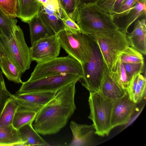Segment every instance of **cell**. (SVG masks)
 Segmentation results:
<instances>
[{
    "label": "cell",
    "mask_w": 146,
    "mask_h": 146,
    "mask_svg": "<svg viewBox=\"0 0 146 146\" xmlns=\"http://www.w3.org/2000/svg\"><path fill=\"white\" fill-rule=\"evenodd\" d=\"M119 58L122 63H138L144 62L142 54L129 46L125 49Z\"/></svg>",
    "instance_id": "83f0119b"
},
{
    "label": "cell",
    "mask_w": 146,
    "mask_h": 146,
    "mask_svg": "<svg viewBox=\"0 0 146 146\" xmlns=\"http://www.w3.org/2000/svg\"><path fill=\"white\" fill-rule=\"evenodd\" d=\"M61 48L57 35L46 36L35 42L30 47L31 60L38 63L57 57Z\"/></svg>",
    "instance_id": "30bf717a"
},
{
    "label": "cell",
    "mask_w": 146,
    "mask_h": 146,
    "mask_svg": "<svg viewBox=\"0 0 146 146\" xmlns=\"http://www.w3.org/2000/svg\"><path fill=\"white\" fill-rule=\"evenodd\" d=\"M56 93L30 92L13 95L12 97L18 103L19 108L37 113L53 98Z\"/></svg>",
    "instance_id": "7c38bea8"
},
{
    "label": "cell",
    "mask_w": 146,
    "mask_h": 146,
    "mask_svg": "<svg viewBox=\"0 0 146 146\" xmlns=\"http://www.w3.org/2000/svg\"><path fill=\"white\" fill-rule=\"evenodd\" d=\"M146 14V3L137 0L136 3L123 14L113 18L114 23L118 30L126 34L129 27L137 19Z\"/></svg>",
    "instance_id": "4fadbf2b"
},
{
    "label": "cell",
    "mask_w": 146,
    "mask_h": 146,
    "mask_svg": "<svg viewBox=\"0 0 146 146\" xmlns=\"http://www.w3.org/2000/svg\"><path fill=\"white\" fill-rule=\"evenodd\" d=\"M1 63L0 67L2 72L9 80L15 83L22 84L21 77L23 73L4 54L0 55Z\"/></svg>",
    "instance_id": "7402d4cb"
},
{
    "label": "cell",
    "mask_w": 146,
    "mask_h": 146,
    "mask_svg": "<svg viewBox=\"0 0 146 146\" xmlns=\"http://www.w3.org/2000/svg\"><path fill=\"white\" fill-rule=\"evenodd\" d=\"M25 146L18 129L11 124L0 128V146Z\"/></svg>",
    "instance_id": "ffe728a7"
},
{
    "label": "cell",
    "mask_w": 146,
    "mask_h": 146,
    "mask_svg": "<svg viewBox=\"0 0 146 146\" xmlns=\"http://www.w3.org/2000/svg\"><path fill=\"white\" fill-rule=\"evenodd\" d=\"M19 106L17 101L12 97L9 99L0 115V128L12 124L14 115Z\"/></svg>",
    "instance_id": "cb8c5ba5"
},
{
    "label": "cell",
    "mask_w": 146,
    "mask_h": 146,
    "mask_svg": "<svg viewBox=\"0 0 146 146\" xmlns=\"http://www.w3.org/2000/svg\"><path fill=\"white\" fill-rule=\"evenodd\" d=\"M38 15L45 23L50 28L56 35L64 30L62 19L56 16L50 10L42 5Z\"/></svg>",
    "instance_id": "603a6c76"
},
{
    "label": "cell",
    "mask_w": 146,
    "mask_h": 146,
    "mask_svg": "<svg viewBox=\"0 0 146 146\" xmlns=\"http://www.w3.org/2000/svg\"><path fill=\"white\" fill-rule=\"evenodd\" d=\"M76 21L81 33L87 35L104 34L118 30L111 15L103 11L96 3L84 4L78 8Z\"/></svg>",
    "instance_id": "7a4b0ae2"
},
{
    "label": "cell",
    "mask_w": 146,
    "mask_h": 146,
    "mask_svg": "<svg viewBox=\"0 0 146 146\" xmlns=\"http://www.w3.org/2000/svg\"><path fill=\"white\" fill-rule=\"evenodd\" d=\"M63 74L77 75L82 78L83 70L81 63L68 55L38 63L28 80Z\"/></svg>",
    "instance_id": "52a82bcc"
},
{
    "label": "cell",
    "mask_w": 146,
    "mask_h": 146,
    "mask_svg": "<svg viewBox=\"0 0 146 146\" xmlns=\"http://www.w3.org/2000/svg\"><path fill=\"white\" fill-rule=\"evenodd\" d=\"M25 146H48L49 144L42 138L34 128L32 123H27L18 129Z\"/></svg>",
    "instance_id": "d6986e66"
},
{
    "label": "cell",
    "mask_w": 146,
    "mask_h": 146,
    "mask_svg": "<svg viewBox=\"0 0 146 146\" xmlns=\"http://www.w3.org/2000/svg\"><path fill=\"white\" fill-rule=\"evenodd\" d=\"M146 80L145 77L141 74L133 80L127 90L131 100L137 104L142 100L145 91Z\"/></svg>",
    "instance_id": "44dd1931"
},
{
    "label": "cell",
    "mask_w": 146,
    "mask_h": 146,
    "mask_svg": "<svg viewBox=\"0 0 146 146\" xmlns=\"http://www.w3.org/2000/svg\"><path fill=\"white\" fill-rule=\"evenodd\" d=\"M57 35L61 47L68 55L82 64L87 61L89 50L88 35L81 33L70 34L64 30Z\"/></svg>",
    "instance_id": "9c48e42d"
},
{
    "label": "cell",
    "mask_w": 146,
    "mask_h": 146,
    "mask_svg": "<svg viewBox=\"0 0 146 146\" xmlns=\"http://www.w3.org/2000/svg\"><path fill=\"white\" fill-rule=\"evenodd\" d=\"M37 113L33 111L19 108L15 112L12 124L18 129L24 125L34 121Z\"/></svg>",
    "instance_id": "d4e9b609"
},
{
    "label": "cell",
    "mask_w": 146,
    "mask_h": 146,
    "mask_svg": "<svg viewBox=\"0 0 146 146\" xmlns=\"http://www.w3.org/2000/svg\"><path fill=\"white\" fill-rule=\"evenodd\" d=\"M146 23L145 18L137 20L133 31L126 35L129 46L145 55L146 54Z\"/></svg>",
    "instance_id": "5bb4252c"
},
{
    "label": "cell",
    "mask_w": 146,
    "mask_h": 146,
    "mask_svg": "<svg viewBox=\"0 0 146 146\" xmlns=\"http://www.w3.org/2000/svg\"></svg>",
    "instance_id": "74e56055"
},
{
    "label": "cell",
    "mask_w": 146,
    "mask_h": 146,
    "mask_svg": "<svg viewBox=\"0 0 146 146\" xmlns=\"http://www.w3.org/2000/svg\"><path fill=\"white\" fill-rule=\"evenodd\" d=\"M90 35L98 45L108 71H112L121 53L129 46L126 34L117 30Z\"/></svg>",
    "instance_id": "8992f818"
},
{
    "label": "cell",
    "mask_w": 146,
    "mask_h": 146,
    "mask_svg": "<svg viewBox=\"0 0 146 146\" xmlns=\"http://www.w3.org/2000/svg\"><path fill=\"white\" fill-rule=\"evenodd\" d=\"M17 21L16 19L8 16L0 9V36L9 37L17 27Z\"/></svg>",
    "instance_id": "4316f807"
},
{
    "label": "cell",
    "mask_w": 146,
    "mask_h": 146,
    "mask_svg": "<svg viewBox=\"0 0 146 146\" xmlns=\"http://www.w3.org/2000/svg\"><path fill=\"white\" fill-rule=\"evenodd\" d=\"M0 48L23 73L29 69L31 62L30 49L25 42L23 31L19 25L9 37L0 36Z\"/></svg>",
    "instance_id": "277c9868"
},
{
    "label": "cell",
    "mask_w": 146,
    "mask_h": 146,
    "mask_svg": "<svg viewBox=\"0 0 146 146\" xmlns=\"http://www.w3.org/2000/svg\"><path fill=\"white\" fill-rule=\"evenodd\" d=\"M1 57L0 56V65H1Z\"/></svg>",
    "instance_id": "8d00e7d4"
},
{
    "label": "cell",
    "mask_w": 146,
    "mask_h": 146,
    "mask_svg": "<svg viewBox=\"0 0 146 146\" xmlns=\"http://www.w3.org/2000/svg\"><path fill=\"white\" fill-rule=\"evenodd\" d=\"M63 14L75 21L77 0H58Z\"/></svg>",
    "instance_id": "f1b7e54d"
},
{
    "label": "cell",
    "mask_w": 146,
    "mask_h": 146,
    "mask_svg": "<svg viewBox=\"0 0 146 146\" xmlns=\"http://www.w3.org/2000/svg\"><path fill=\"white\" fill-rule=\"evenodd\" d=\"M13 95L7 90L0 69V115L7 100L13 96Z\"/></svg>",
    "instance_id": "1f68e13d"
},
{
    "label": "cell",
    "mask_w": 146,
    "mask_h": 146,
    "mask_svg": "<svg viewBox=\"0 0 146 146\" xmlns=\"http://www.w3.org/2000/svg\"><path fill=\"white\" fill-rule=\"evenodd\" d=\"M122 63L130 85L133 79L142 73L144 62L138 63Z\"/></svg>",
    "instance_id": "f546056e"
},
{
    "label": "cell",
    "mask_w": 146,
    "mask_h": 146,
    "mask_svg": "<svg viewBox=\"0 0 146 146\" xmlns=\"http://www.w3.org/2000/svg\"><path fill=\"white\" fill-rule=\"evenodd\" d=\"M88 35L89 53L87 61L82 64L83 76L81 79L82 80L81 83L89 92H98L100 88L107 66L98 43L90 35Z\"/></svg>",
    "instance_id": "3957f363"
},
{
    "label": "cell",
    "mask_w": 146,
    "mask_h": 146,
    "mask_svg": "<svg viewBox=\"0 0 146 146\" xmlns=\"http://www.w3.org/2000/svg\"><path fill=\"white\" fill-rule=\"evenodd\" d=\"M98 92L105 97L114 102L121 98L126 93L111 77L107 67L105 70L103 80Z\"/></svg>",
    "instance_id": "2e32d148"
},
{
    "label": "cell",
    "mask_w": 146,
    "mask_h": 146,
    "mask_svg": "<svg viewBox=\"0 0 146 146\" xmlns=\"http://www.w3.org/2000/svg\"><path fill=\"white\" fill-rule=\"evenodd\" d=\"M136 104L131 100L127 92L121 98L114 102L111 118L112 129L129 122L137 110Z\"/></svg>",
    "instance_id": "8fae6325"
},
{
    "label": "cell",
    "mask_w": 146,
    "mask_h": 146,
    "mask_svg": "<svg viewBox=\"0 0 146 146\" xmlns=\"http://www.w3.org/2000/svg\"><path fill=\"white\" fill-rule=\"evenodd\" d=\"M88 102L95 133L101 136L108 135L112 129L111 118L114 101L104 96L99 92H90Z\"/></svg>",
    "instance_id": "5b68a950"
},
{
    "label": "cell",
    "mask_w": 146,
    "mask_h": 146,
    "mask_svg": "<svg viewBox=\"0 0 146 146\" xmlns=\"http://www.w3.org/2000/svg\"><path fill=\"white\" fill-rule=\"evenodd\" d=\"M143 3H146V0H139Z\"/></svg>",
    "instance_id": "d590c367"
},
{
    "label": "cell",
    "mask_w": 146,
    "mask_h": 146,
    "mask_svg": "<svg viewBox=\"0 0 146 146\" xmlns=\"http://www.w3.org/2000/svg\"><path fill=\"white\" fill-rule=\"evenodd\" d=\"M64 30L70 34H77L81 33L80 29L75 21L68 17L62 19Z\"/></svg>",
    "instance_id": "d6a6232c"
},
{
    "label": "cell",
    "mask_w": 146,
    "mask_h": 146,
    "mask_svg": "<svg viewBox=\"0 0 146 146\" xmlns=\"http://www.w3.org/2000/svg\"><path fill=\"white\" fill-rule=\"evenodd\" d=\"M82 78L81 76L77 75L63 74L33 80H28L23 82L21 87L16 94L33 92L56 93L69 83L75 80L80 81Z\"/></svg>",
    "instance_id": "ba28073f"
},
{
    "label": "cell",
    "mask_w": 146,
    "mask_h": 146,
    "mask_svg": "<svg viewBox=\"0 0 146 146\" xmlns=\"http://www.w3.org/2000/svg\"><path fill=\"white\" fill-rule=\"evenodd\" d=\"M70 127L72 134L73 138L68 146L88 145L92 133L95 131L92 124V125L81 124L73 121L70 123Z\"/></svg>",
    "instance_id": "9a60e30c"
},
{
    "label": "cell",
    "mask_w": 146,
    "mask_h": 146,
    "mask_svg": "<svg viewBox=\"0 0 146 146\" xmlns=\"http://www.w3.org/2000/svg\"><path fill=\"white\" fill-rule=\"evenodd\" d=\"M137 0H124L117 11L111 15L112 19L118 17L125 13L136 3Z\"/></svg>",
    "instance_id": "836d02e7"
},
{
    "label": "cell",
    "mask_w": 146,
    "mask_h": 146,
    "mask_svg": "<svg viewBox=\"0 0 146 146\" xmlns=\"http://www.w3.org/2000/svg\"><path fill=\"white\" fill-rule=\"evenodd\" d=\"M78 81L61 88L37 113L33 126L38 133L56 134L66 125L76 108L74 97Z\"/></svg>",
    "instance_id": "6da1fadb"
},
{
    "label": "cell",
    "mask_w": 146,
    "mask_h": 146,
    "mask_svg": "<svg viewBox=\"0 0 146 146\" xmlns=\"http://www.w3.org/2000/svg\"><path fill=\"white\" fill-rule=\"evenodd\" d=\"M18 0H0V9L7 15L12 18L17 17Z\"/></svg>",
    "instance_id": "4dcf8cb0"
},
{
    "label": "cell",
    "mask_w": 146,
    "mask_h": 146,
    "mask_svg": "<svg viewBox=\"0 0 146 146\" xmlns=\"http://www.w3.org/2000/svg\"><path fill=\"white\" fill-rule=\"evenodd\" d=\"M124 0H115L110 8L108 13L110 15L115 13Z\"/></svg>",
    "instance_id": "e575fe53"
},
{
    "label": "cell",
    "mask_w": 146,
    "mask_h": 146,
    "mask_svg": "<svg viewBox=\"0 0 146 146\" xmlns=\"http://www.w3.org/2000/svg\"><path fill=\"white\" fill-rule=\"evenodd\" d=\"M109 73L114 81L125 92L130 85L123 64L119 58L113 70Z\"/></svg>",
    "instance_id": "484cf974"
},
{
    "label": "cell",
    "mask_w": 146,
    "mask_h": 146,
    "mask_svg": "<svg viewBox=\"0 0 146 146\" xmlns=\"http://www.w3.org/2000/svg\"><path fill=\"white\" fill-rule=\"evenodd\" d=\"M28 23L29 27L31 45L41 38L55 34L43 21L38 15L33 18Z\"/></svg>",
    "instance_id": "ac0fdd59"
},
{
    "label": "cell",
    "mask_w": 146,
    "mask_h": 146,
    "mask_svg": "<svg viewBox=\"0 0 146 146\" xmlns=\"http://www.w3.org/2000/svg\"><path fill=\"white\" fill-rule=\"evenodd\" d=\"M42 5L37 0H18L17 17L28 23L38 15Z\"/></svg>",
    "instance_id": "e0dca14e"
}]
</instances>
